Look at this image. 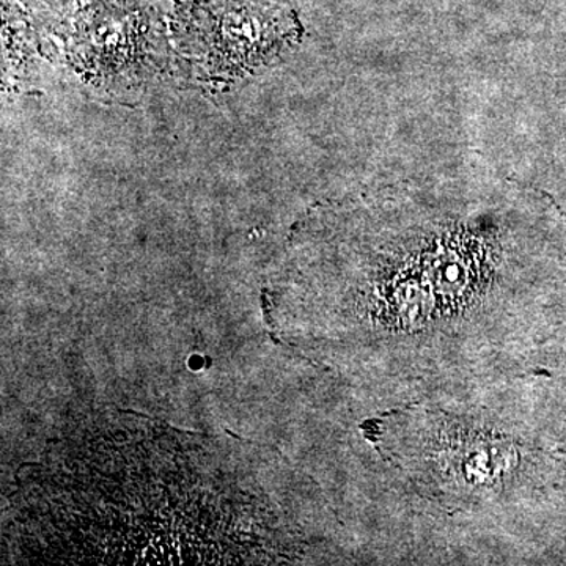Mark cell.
<instances>
[{
	"instance_id": "1",
	"label": "cell",
	"mask_w": 566,
	"mask_h": 566,
	"mask_svg": "<svg viewBox=\"0 0 566 566\" xmlns=\"http://www.w3.org/2000/svg\"><path fill=\"white\" fill-rule=\"evenodd\" d=\"M560 230L545 197L474 163L385 186L294 238L268 324L294 352L386 394L512 378Z\"/></svg>"
},
{
	"instance_id": "2",
	"label": "cell",
	"mask_w": 566,
	"mask_h": 566,
	"mask_svg": "<svg viewBox=\"0 0 566 566\" xmlns=\"http://www.w3.org/2000/svg\"><path fill=\"white\" fill-rule=\"evenodd\" d=\"M241 458L134 412L71 424L18 476L7 546L33 565H270L297 531Z\"/></svg>"
},
{
	"instance_id": "3",
	"label": "cell",
	"mask_w": 566,
	"mask_h": 566,
	"mask_svg": "<svg viewBox=\"0 0 566 566\" xmlns=\"http://www.w3.org/2000/svg\"><path fill=\"white\" fill-rule=\"evenodd\" d=\"M381 423L387 460L417 493L447 509L490 504L523 479L526 449L513 436L416 406Z\"/></svg>"
}]
</instances>
